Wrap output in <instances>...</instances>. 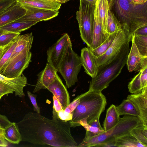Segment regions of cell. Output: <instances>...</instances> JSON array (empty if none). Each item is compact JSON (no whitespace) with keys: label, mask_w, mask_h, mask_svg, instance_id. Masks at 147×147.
Instances as JSON below:
<instances>
[{"label":"cell","mask_w":147,"mask_h":147,"mask_svg":"<svg viewBox=\"0 0 147 147\" xmlns=\"http://www.w3.org/2000/svg\"><path fill=\"white\" fill-rule=\"evenodd\" d=\"M22 141L41 146L76 147L68 122L47 118L37 113L29 112L16 123Z\"/></svg>","instance_id":"1"},{"label":"cell","mask_w":147,"mask_h":147,"mask_svg":"<svg viewBox=\"0 0 147 147\" xmlns=\"http://www.w3.org/2000/svg\"><path fill=\"white\" fill-rule=\"evenodd\" d=\"M129 43L125 44L113 59L98 66L96 76L90 81L89 90L101 92L118 76L126 63L130 51Z\"/></svg>","instance_id":"2"},{"label":"cell","mask_w":147,"mask_h":147,"mask_svg":"<svg viewBox=\"0 0 147 147\" xmlns=\"http://www.w3.org/2000/svg\"><path fill=\"white\" fill-rule=\"evenodd\" d=\"M78 96L80 102L68 122L71 127H76L77 123L85 118L88 124L93 121L100 117L107 105L106 97L101 92L89 90Z\"/></svg>","instance_id":"3"},{"label":"cell","mask_w":147,"mask_h":147,"mask_svg":"<svg viewBox=\"0 0 147 147\" xmlns=\"http://www.w3.org/2000/svg\"><path fill=\"white\" fill-rule=\"evenodd\" d=\"M113 3L116 4L113 5L116 6L115 17L122 27L127 28L131 37L137 29L147 26V6H143L144 4L136 5L131 0H114Z\"/></svg>","instance_id":"4"},{"label":"cell","mask_w":147,"mask_h":147,"mask_svg":"<svg viewBox=\"0 0 147 147\" xmlns=\"http://www.w3.org/2000/svg\"><path fill=\"white\" fill-rule=\"evenodd\" d=\"M142 124L138 117L124 115L122 118H120L118 122L113 127L94 136L84 137L77 147H97L99 144L106 143L115 145L117 139L124 135L130 134V132L133 129Z\"/></svg>","instance_id":"5"},{"label":"cell","mask_w":147,"mask_h":147,"mask_svg":"<svg viewBox=\"0 0 147 147\" xmlns=\"http://www.w3.org/2000/svg\"><path fill=\"white\" fill-rule=\"evenodd\" d=\"M95 6L84 0H80L79 10L76 13L80 36L88 47L92 42Z\"/></svg>","instance_id":"6"},{"label":"cell","mask_w":147,"mask_h":147,"mask_svg":"<svg viewBox=\"0 0 147 147\" xmlns=\"http://www.w3.org/2000/svg\"><path fill=\"white\" fill-rule=\"evenodd\" d=\"M82 65L80 57L73 51L72 45H70L57 71L65 81L67 87H71L78 81V76Z\"/></svg>","instance_id":"7"},{"label":"cell","mask_w":147,"mask_h":147,"mask_svg":"<svg viewBox=\"0 0 147 147\" xmlns=\"http://www.w3.org/2000/svg\"><path fill=\"white\" fill-rule=\"evenodd\" d=\"M30 51L25 49L10 60L1 74L11 78L21 76L31 61L32 53Z\"/></svg>","instance_id":"8"},{"label":"cell","mask_w":147,"mask_h":147,"mask_svg":"<svg viewBox=\"0 0 147 147\" xmlns=\"http://www.w3.org/2000/svg\"><path fill=\"white\" fill-rule=\"evenodd\" d=\"M122 27V29L118 31L115 39L107 51L102 55L96 58L98 67L113 59L125 44L131 41L132 37L127 28Z\"/></svg>","instance_id":"9"},{"label":"cell","mask_w":147,"mask_h":147,"mask_svg":"<svg viewBox=\"0 0 147 147\" xmlns=\"http://www.w3.org/2000/svg\"><path fill=\"white\" fill-rule=\"evenodd\" d=\"M72 44L69 36L66 33L48 49L47 61L57 71L69 47Z\"/></svg>","instance_id":"10"},{"label":"cell","mask_w":147,"mask_h":147,"mask_svg":"<svg viewBox=\"0 0 147 147\" xmlns=\"http://www.w3.org/2000/svg\"><path fill=\"white\" fill-rule=\"evenodd\" d=\"M23 7L26 10V13L18 20L34 21L37 23L42 21H46L51 19L57 16L59 13L58 10L55 11L30 6Z\"/></svg>","instance_id":"11"},{"label":"cell","mask_w":147,"mask_h":147,"mask_svg":"<svg viewBox=\"0 0 147 147\" xmlns=\"http://www.w3.org/2000/svg\"><path fill=\"white\" fill-rule=\"evenodd\" d=\"M132 46L128 54L126 65L130 72L140 71L147 67V56H142L140 53L131 39Z\"/></svg>","instance_id":"12"},{"label":"cell","mask_w":147,"mask_h":147,"mask_svg":"<svg viewBox=\"0 0 147 147\" xmlns=\"http://www.w3.org/2000/svg\"><path fill=\"white\" fill-rule=\"evenodd\" d=\"M57 72V70L47 61L44 69L37 75V82L33 92L47 89L55 80L58 75Z\"/></svg>","instance_id":"13"},{"label":"cell","mask_w":147,"mask_h":147,"mask_svg":"<svg viewBox=\"0 0 147 147\" xmlns=\"http://www.w3.org/2000/svg\"><path fill=\"white\" fill-rule=\"evenodd\" d=\"M47 89L57 98L64 110L70 103V96L66 87L58 75Z\"/></svg>","instance_id":"14"},{"label":"cell","mask_w":147,"mask_h":147,"mask_svg":"<svg viewBox=\"0 0 147 147\" xmlns=\"http://www.w3.org/2000/svg\"><path fill=\"white\" fill-rule=\"evenodd\" d=\"M134 105L140 115L142 124L147 126V90L141 93L132 94L127 99Z\"/></svg>","instance_id":"15"},{"label":"cell","mask_w":147,"mask_h":147,"mask_svg":"<svg viewBox=\"0 0 147 147\" xmlns=\"http://www.w3.org/2000/svg\"><path fill=\"white\" fill-rule=\"evenodd\" d=\"M26 10L16 1L0 14V27L21 18Z\"/></svg>","instance_id":"16"},{"label":"cell","mask_w":147,"mask_h":147,"mask_svg":"<svg viewBox=\"0 0 147 147\" xmlns=\"http://www.w3.org/2000/svg\"><path fill=\"white\" fill-rule=\"evenodd\" d=\"M94 16L92 42L91 47H89L91 49H94L100 45L107 39L109 35L103 30L98 10L95 5Z\"/></svg>","instance_id":"17"},{"label":"cell","mask_w":147,"mask_h":147,"mask_svg":"<svg viewBox=\"0 0 147 147\" xmlns=\"http://www.w3.org/2000/svg\"><path fill=\"white\" fill-rule=\"evenodd\" d=\"M80 58L82 65L86 73L92 78L96 75L98 66L96 57L88 47H84L81 50Z\"/></svg>","instance_id":"18"},{"label":"cell","mask_w":147,"mask_h":147,"mask_svg":"<svg viewBox=\"0 0 147 147\" xmlns=\"http://www.w3.org/2000/svg\"><path fill=\"white\" fill-rule=\"evenodd\" d=\"M0 81L12 90L16 96L22 97L25 96L23 90L27 84V78L23 74L19 77L11 78L0 74Z\"/></svg>","instance_id":"19"},{"label":"cell","mask_w":147,"mask_h":147,"mask_svg":"<svg viewBox=\"0 0 147 147\" xmlns=\"http://www.w3.org/2000/svg\"><path fill=\"white\" fill-rule=\"evenodd\" d=\"M129 92L131 94L141 93L147 90V67L141 70L129 83Z\"/></svg>","instance_id":"20"},{"label":"cell","mask_w":147,"mask_h":147,"mask_svg":"<svg viewBox=\"0 0 147 147\" xmlns=\"http://www.w3.org/2000/svg\"><path fill=\"white\" fill-rule=\"evenodd\" d=\"M22 6H30L55 11L58 10L61 4L53 0H15Z\"/></svg>","instance_id":"21"},{"label":"cell","mask_w":147,"mask_h":147,"mask_svg":"<svg viewBox=\"0 0 147 147\" xmlns=\"http://www.w3.org/2000/svg\"><path fill=\"white\" fill-rule=\"evenodd\" d=\"M37 23L34 21L17 20L0 27V32L20 33Z\"/></svg>","instance_id":"22"},{"label":"cell","mask_w":147,"mask_h":147,"mask_svg":"<svg viewBox=\"0 0 147 147\" xmlns=\"http://www.w3.org/2000/svg\"><path fill=\"white\" fill-rule=\"evenodd\" d=\"M33 38L32 32L22 35H20L17 45L13 51L10 60L16 56L24 49L27 48L30 50Z\"/></svg>","instance_id":"23"},{"label":"cell","mask_w":147,"mask_h":147,"mask_svg":"<svg viewBox=\"0 0 147 147\" xmlns=\"http://www.w3.org/2000/svg\"><path fill=\"white\" fill-rule=\"evenodd\" d=\"M106 116L103 126L105 131L115 126L119 121L120 117L117 111L116 106L112 104L107 110Z\"/></svg>","instance_id":"24"},{"label":"cell","mask_w":147,"mask_h":147,"mask_svg":"<svg viewBox=\"0 0 147 147\" xmlns=\"http://www.w3.org/2000/svg\"><path fill=\"white\" fill-rule=\"evenodd\" d=\"M4 137L7 142L13 144H18L22 141V137L18 126L15 122L4 128Z\"/></svg>","instance_id":"25"},{"label":"cell","mask_w":147,"mask_h":147,"mask_svg":"<svg viewBox=\"0 0 147 147\" xmlns=\"http://www.w3.org/2000/svg\"><path fill=\"white\" fill-rule=\"evenodd\" d=\"M116 107L119 116L131 115L140 118V115L134 104L129 100L124 99Z\"/></svg>","instance_id":"26"},{"label":"cell","mask_w":147,"mask_h":147,"mask_svg":"<svg viewBox=\"0 0 147 147\" xmlns=\"http://www.w3.org/2000/svg\"><path fill=\"white\" fill-rule=\"evenodd\" d=\"M115 145L120 147H146L130 134L124 135L117 139Z\"/></svg>","instance_id":"27"},{"label":"cell","mask_w":147,"mask_h":147,"mask_svg":"<svg viewBox=\"0 0 147 147\" xmlns=\"http://www.w3.org/2000/svg\"><path fill=\"white\" fill-rule=\"evenodd\" d=\"M80 102L78 95L68 105L64 110H62L57 113L59 120L65 122L72 119L73 112Z\"/></svg>","instance_id":"28"},{"label":"cell","mask_w":147,"mask_h":147,"mask_svg":"<svg viewBox=\"0 0 147 147\" xmlns=\"http://www.w3.org/2000/svg\"><path fill=\"white\" fill-rule=\"evenodd\" d=\"M95 5L98 10L99 19L103 30L107 33L106 32V24L108 11L110 9L107 1L96 0Z\"/></svg>","instance_id":"29"},{"label":"cell","mask_w":147,"mask_h":147,"mask_svg":"<svg viewBox=\"0 0 147 147\" xmlns=\"http://www.w3.org/2000/svg\"><path fill=\"white\" fill-rule=\"evenodd\" d=\"M122 28L121 24L113 13L109 9L108 11L106 24V32L109 34L117 32Z\"/></svg>","instance_id":"30"},{"label":"cell","mask_w":147,"mask_h":147,"mask_svg":"<svg viewBox=\"0 0 147 147\" xmlns=\"http://www.w3.org/2000/svg\"><path fill=\"white\" fill-rule=\"evenodd\" d=\"M117 32L109 34L105 41L100 45L94 49H91L94 55L97 58L103 54L109 48L115 39Z\"/></svg>","instance_id":"31"},{"label":"cell","mask_w":147,"mask_h":147,"mask_svg":"<svg viewBox=\"0 0 147 147\" xmlns=\"http://www.w3.org/2000/svg\"><path fill=\"white\" fill-rule=\"evenodd\" d=\"M132 39L140 54L143 56H147V35L133 34Z\"/></svg>","instance_id":"32"},{"label":"cell","mask_w":147,"mask_h":147,"mask_svg":"<svg viewBox=\"0 0 147 147\" xmlns=\"http://www.w3.org/2000/svg\"><path fill=\"white\" fill-rule=\"evenodd\" d=\"M130 134L147 147V126L142 124L137 126L131 131Z\"/></svg>","instance_id":"33"},{"label":"cell","mask_w":147,"mask_h":147,"mask_svg":"<svg viewBox=\"0 0 147 147\" xmlns=\"http://www.w3.org/2000/svg\"><path fill=\"white\" fill-rule=\"evenodd\" d=\"M87 118H84L77 123L76 127L82 126L86 130V133L85 137H91L105 131L104 129H102L99 128L92 126L87 123Z\"/></svg>","instance_id":"34"},{"label":"cell","mask_w":147,"mask_h":147,"mask_svg":"<svg viewBox=\"0 0 147 147\" xmlns=\"http://www.w3.org/2000/svg\"><path fill=\"white\" fill-rule=\"evenodd\" d=\"M19 35L17 36L13 40L12 44L5 53L0 60V74L2 73L7 63L10 60L13 51L17 45Z\"/></svg>","instance_id":"35"},{"label":"cell","mask_w":147,"mask_h":147,"mask_svg":"<svg viewBox=\"0 0 147 147\" xmlns=\"http://www.w3.org/2000/svg\"><path fill=\"white\" fill-rule=\"evenodd\" d=\"M20 33L5 32L0 36V47L6 46L10 43Z\"/></svg>","instance_id":"36"},{"label":"cell","mask_w":147,"mask_h":147,"mask_svg":"<svg viewBox=\"0 0 147 147\" xmlns=\"http://www.w3.org/2000/svg\"><path fill=\"white\" fill-rule=\"evenodd\" d=\"M53 119L55 120H59L57 113L63 109L59 101L54 96H53Z\"/></svg>","instance_id":"37"},{"label":"cell","mask_w":147,"mask_h":147,"mask_svg":"<svg viewBox=\"0 0 147 147\" xmlns=\"http://www.w3.org/2000/svg\"><path fill=\"white\" fill-rule=\"evenodd\" d=\"M28 97L30 100L33 107L34 110L38 113H40V108L38 106L36 101L37 95L33 94L29 91L27 92Z\"/></svg>","instance_id":"38"},{"label":"cell","mask_w":147,"mask_h":147,"mask_svg":"<svg viewBox=\"0 0 147 147\" xmlns=\"http://www.w3.org/2000/svg\"><path fill=\"white\" fill-rule=\"evenodd\" d=\"M15 2V0H0V14Z\"/></svg>","instance_id":"39"},{"label":"cell","mask_w":147,"mask_h":147,"mask_svg":"<svg viewBox=\"0 0 147 147\" xmlns=\"http://www.w3.org/2000/svg\"><path fill=\"white\" fill-rule=\"evenodd\" d=\"M14 91L7 85L0 81V96L13 93Z\"/></svg>","instance_id":"40"},{"label":"cell","mask_w":147,"mask_h":147,"mask_svg":"<svg viewBox=\"0 0 147 147\" xmlns=\"http://www.w3.org/2000/svg\"><path fill=\"white\" fill-rule=\"evenodd\" d=\"M11 123L6 116L0 114V125L4 129L10 125Z\"/></svg>","instance_id":"41"},{"label":"cell","mask_w":147,"mask_h":147,"mask_svg":"<svg viewBox=\"0 0 147 147\" xmlns=\"http://www.w3.org/2000/svg\"><path fill=\"white\" fill-rule=\"evenodd\" d=\"M133 34L140 35H147V26H144L139 28Z\"/></svg>","instance_id":"42"},{"label":"cell","mask_w":147,"mask_h":147,"mask_svg":"<svg viewBox=\"0 0 147 147\" xmlns=\"http://www.w3.org/2000/svg\"><path fill=\"white\" fill-rule=\"evenodd\" d=\"M99 118L100 117H97L94 121L88 124L92 126L98 128L102 129H104L100 124L99 121Z\"/></svg>","instance_id":"43"},{"label":"cell","mask_w":147,"mask_h":147,"mask_svg":"<svg viewBox=\"0 0 147 147\" xmlns=\"http://www.w3.org/2000/svg\"><path fill=\"white\" fill-rule=\"evenodd\" d=\"M13 41L10 43L6 46L3 47H0V60L5 53L9 48L12 44Z\"/></svg>","instance_id":"44"},{"label":"cell","mask_w":147,"mask_h":147,"mask_svg":"<svg viewBox=\"0 0 147 147\" xmlns=\"http://www.w3.org/2000/svg\"><path fill=\"white\" fill-rule=\"evenodd\" d=\"M133 3L136 5H143L147 2V0H131Z\"/></svg>","instance_id":"45"},{"label":"cell","mask_w":147,"mask_h":147,"mask_svg":"<svg viewBox=\"0 0 147 147\" xmlns=\"http://www.w3.org/2000/svg\"><path fill=\"white\" fill-rule=\"evenodd\" d=\"M8 145V143L4 138L0 137V146L6 147Z\"/></svg>","instance_id":"46"},{"label":"cell","mask_w":147,"mask_h":147,"mask_svg":"<svg viewBox=\"0 0 147 147\" xmlns=\"http://www.w3.org/2000/svg\"><path fill=\"white\" fill-rule=\"evenodd\" d=\"M4 128L0 125V137L4 138Z\"/></svg>","instance_id":"47"},{"label":"cell","mask_w":147,"mask_h":147,"mask_svg":"<svg viewBox=\"0 0 147 147\" xmlns=\"http://www.w3.org/2000/svg\"><path fill=\"white\" fill-rule=\"evenodd\" d=\"M53 0L61 4L65 3L70 0Z\"/></svg>","instance_id":"48"},{"label":"cell","mask_w":147,"mask_h":147,"mask_svg":"<svg viewBox=\"0 0 147 147\" xmlns=\"http://www.w3.org/2000/svg\"><path fill=\"white\" fill-rule=\"evenodd\" d=\"M91 4L95 5L96 0H84Z\"/></svg>","instance_id":"49"},{"label":"cell","mask_w":147,"mask_h":147,"mask_svg":"<svg viewBox=\"0 0 147 147\" xmlns=\"http://www.w3.org/2000/svg\"><path fill=\"white\" fill-rule=\"evenodd\" d=\"M107 1L110 9L112 5L114 0H107Z\"/></svg>","instance_id":"50"},{"label":"cell","mask_w":147,"mask_h":147,"mask_svg":"<svg viewBox=\"0 0 147 147\" xmlns=\"http://www.w3.org/2000/svg\"><path fill=\"white\" fill-rule=\"evenodd\" d=\"M5 32H0V36L2 34H3Z\"/></svg>","instance_id":"51"},{"label":"cell","mask_w":147,"mask_h":147,"mask_svg":"<svg viewBox=\"0 0 147 147\" xmlns=\"http://www.w3.org/2000/svg\"><path fill=\"white\" fill-rule=\"evenodd\" d=\"M3 96H0V100L1 98V97H2Z\"/></svg>","instance_id":"52"}]
</instances>
